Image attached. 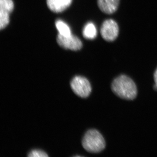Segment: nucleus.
<instances>
[{"label":"nucleus","instance_id":"6e6552de","mask_svg":"<svg viewBox=\"0 0 157 157\" xmlns=\"http://www.w3.org/2000/svg\"><path fill=\"white\" fill-rule=\"evenodd\" d=\"M120 0H98V7L102 12L112 14L117 10Z\"/></svg>","mask_w":157,"mask_h":157},{"label":"nucleus","instance_id":"1a4fd4ad","mask_svg":"<svg viewBox=\"0 0 157 157\" xmlns=\"http://www.w3.org/2000/svg\"><path fill=\"white\" fill-rule=\"evenodd\" d=\"M82 34H83V37L86 39H95L98 34L97 28L95 25L92 22L88 23L83 28Z\"/></svg>","mask_w":157,"mask_h":157},{"label":"nucleus","instance_id":"9b49d317","mask_svg":"<svg viewBox=\"0 0 157 157\" xmlns=\"http://www.w3.org/2000/svg\"><path fill=\"white\" fill-rule=\"evenodd\" d=\"M29 157H47L48 155L45 152L40 150H33L31 151L28 155Z\"/></svg>","mask_w":157,"mask_h":157},{"label":"nucleus","instance_id":"20e7f679","mask_svg":"<svg viewBox=\"0 0 157 157\" xmlns=\"http://www.w3.org/2000/svg\"><path fill=\"white\" fill-rule=\"evenodd\" d=\"M101 33L103 39L106 41H114L117 38L119 33L117 24L113 20H106L101 26Z\"/></svg>","mask_w":157,"mask_h":157},{"label":"nucleus","instance_id":"f03ea898","mask_svg":"<svg viewBox=\"0 0 157 157\" xmlns=\"http://www.w3.org/2000/svg\"><path fill=\"white\" fill-rule=\"evenodd\" d=\"M83 148L89 152H100L105 147V141L101 133L97 130L92 129L88 131L82 140Z\"/></svg>","mask_w":157,"mask_h":157},{"label":"nucleus","instance_id":"423d86ee","mask_svg":"<svg viewBox=\"0 0 157 157\" xmlns=\"http://www.w3.org/2000/svg\"><path fill=\"white\" fill-rule=\"evenodd\" d=\"M14 8L12 0H0V29H5L10 21L9 14Z\"/></svg>","mask_w":157,"mask_h":157},{"label":"nucleus","instance_id":"9d476101","mask_svg":"<svg viewBox=\"0 0 157 157\" xmlns=\"http://www.w3.org/2000/svg\"><path fill=\"white\" fill-rule=\"evenodd\" d=\"M56 26L59 35L66 37L70 36L72 35L70 27L63 21L60 20L56 21Z\"/></svg>","mask_w":157,"mask_h":157},{"label":"nucleus","instance_id":"39448f33","mask_svg":"<svg viewBox=\"0 0 157 157\" xmlns=\"http://www.w3.org/2000/svg\"><path fill=\"white\" fill-rule=\"evenodd\" d=\"M58 44L62 48L73 51L81 49L82 44L78 37L71 35L70 36H64L58 34L56 38Z\"/></svg>","mask_w":157,"mask_h":157},{"label":"nucleus","instance_id":"0eeeda50","mask_svg":"<svg viewBox=\"0 0 157 157\" xmlns=\"http://www.w3.org/2000/svg\"><path fill=\"white\" fill-rule=\"evenodd\" d=\"M72 0H46L47 6L55 13L63 12L70 6Z\"/></svg>","mask_w":157,"mask_h":157},{"label":"nucleus","instance_id":"7ed1b4c3","mask_svg":"<svg viewBox=\"0 0 157 157\" xmlns=\"http://www.w3.org/2000/svg\"><path fill=\"white\" fill-rule=\"evenodd\" d=\"M70 86L74 93L82 98H87L91 92L89 81L83 76H75L71 80Z\"/></svg>","mask_w":157,"mask_h":157},{"label":"nucleus","instance_id":"f8f14e48","mask_svg":"<svg viewBox=\"0 0 157 157\" xmlns=\"http://www.w3.org/2000/svg\"><path fill=\"white\" fill-rule=\"evenodd\" d=\"M154 79L155 81V85H154V89L157 90V69L155 71L154 73Z\"/></svg>","mask_w":157,"mask_h":157},{"label":"nucleus","instance_id":"f257e3e1","mask_svg":"<svg viewBox=\"0 0 157 157\" xmlns=\"http://www.w3.org/2000/svg\"><path fill=\"white\" fill-rule=\"evenodd\" d=\"M111 89L116 95L126 100H133L137 94L135 82L125 75H121L116 78L113 82Z\"/></svg>","mask_w":157,"mask_h":157}]
</instances>
